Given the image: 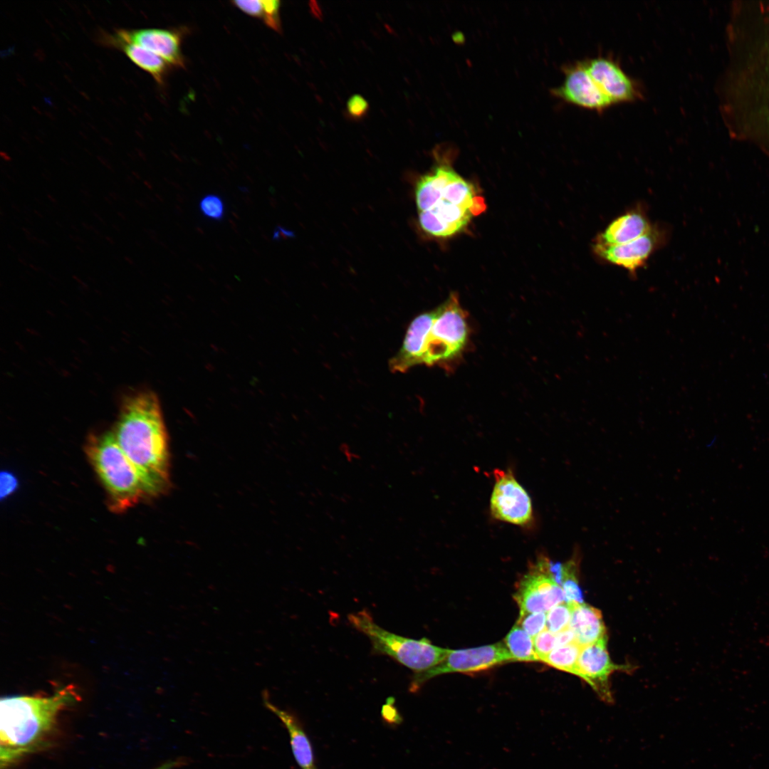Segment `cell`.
<instances>
[{"label":"cell","mask_w":769,"mask_h":769,"mask_svg":"<svg viewBox=\"0 0 769 769\" xmlns=\"http://www.w3.org/2000/svg\"><path fill=\"white\" fill-rule=\"evenodd\" d=\"M563 73V83L551 91L554 96L565 103L597 112L613 105L592 78L583 61L565 66Z\"/></svg>","instance_id":"cell-10"},{"label":"cell","mask_w":769,"mask_h":769,"mask_svg":"<svg viewBox=\"0 0 769 769\" xmlns=\"http://www.w3.org/2000/svg\"><path fill=\"white\" fill-rule=\"evenodd\" d=\"M504 641L514 661H539L534 651L533 639L518 624L513 627Z\"/></svg>","instance_id":"cell-19"},{"label":"cell","mask_w":769,"mask_h":769,"mask_svg":"<svg viewBox=\"0 0 769 769\" xmlns=\"http://www.w3.org/2000/svg\"><path fill=\"white\" fill-rule=\"evenodd\" d=\"M183 763V760L181 759H177L173 760H169L155 769H173Z\"/></svg>","instance_id":"cell-31"},{"label":"cell","mask_w":769,"mask_h":769,"mask_svg":"<svg viewBox=\"0 0 769 769\" xmlns=\"http://www.w3.org/2000/svg\"><path fill=\"white\" fill-rule=\"evenodd\" d=\"M512 661H514L513 656L506 644L501 642L466 649L451 650L448 656L437 665L416 672L412 679L409 690L415 692L426 681L441 674L478 672Z\"/></svg>","instance_id":"cell-6"},{"label":"cell","mask_w":769,"mask_h":769,"mask_svg":"<svg viewBox=\"0 0 769 769\" xmlns=\"http://www.w3.org/2000/svg\"><path fill=\"white\" fill-rule=\"evenodd\" d=\"M581 647L576 642L557 647L541 661L552 667L577 676V660Z\"/></svg>","instance_id":"cell-20"},{"label":"cell","mask_w":769,"mask_h":769,"mask_svg":"<svg viewBox=\"0 0 769 769\" xmlns=\"http://www.w3.org/2000/svg\"><path fill=\"white\" fill-rule=\"evenodd\" d=\"M763 643L764 644V645L769 647V636L763 639Z\"/></svg>","instance_id":"cell-32"},{"label":"cell","mask_w":769,"mask_h":769,"mask_svg":"<svg viewBox=\"0 0 769 769\" xmlns=\"http://www.w3.org/2000/svg\"><path fill=\"white\" fill-rule=\"evenodd\" d=\"M533 647L538 660L542 661L558 647L556 634L545 629L533 638Z\"/></svg>","instance_id":"cell-23"},{"label":"cell","mask_w":769,"mask_h":769,"mask_svg":"<svg viewBox=\"0 0 769 769\" xmlns=\"http://www.w3.org/2000/svg\"><path fill=\"white\" fill-rule=\"evenodd\" d=\"M100 41L103 44L120 41L137 44L158 55L169 64L183 66L181 38L173 31L163 28H117L113 32L103 33Z\"/></svg>","instance_id":"cell-12"},{"label":"cell","mask_w":769,"mask_h":769,"mask_svg":"<svg viewBox=\"0 0 769 769\" xmlns=\"http://www.w3.org/2000/svg\"><path fill=\"white\" fill-rule=\"evenodd\" d=\"M576 576L577 575H573L566 577L560 586L563 590L566 602L583 603V593Z\"/></svg>","instance_id":"cell-25"},{"label":"cell","mask_w":769,"mask_h":769,"mask_svg":"<svg viewBox=\"0 0 769 769\" xmlns=\"http://www.w3.org/2000/svg\"><path fill=\"white\" fill-rule=\"evenodd\" d=\"M555 634L557 636L558 647L576 642L575 634L570 627Z\"/></svg>","instance_id":"cell-29"},{"label":"cell","mask_w":769,"mask_h":769,"mask_svg":"<svg viewBox=\"0 0 769 769\" xmlns=\"http://www.w3.org/2000/svg\"><path fill=\"white\" fill-rule=\"evenodd\" d=\"M471 333L468 313L458 295L451 293L438 307L412 320L401 347L389 360V369L405 372L422 365L449 368L466 351Z\"/></svg>","instance_id":"cell-2"},{"label":"cell","mask_w":769,"mask_h":769,"mask_svg":"<svg viewBox=\"0 0 769 769\" xmlns=\"http://www.w3.org/2000/svg\"><path fill=\"white\" fill-rule=\"evenodd\" d=\"M369 104L360 95H353L347 103L348 114L354 118H360L367 112Z\"/></svg>","instance_id":"cell-26"},{"label":"cell","mask_w":769,"mask_h":769,"mask_svg":"<svg viewBox=\"0 0 769 769\" xmlns=\"http://www.w3.org/2000/svg\"><path fill=\"white\" fill-rule=\"evenodd\" d=\"M517 624L533 639L546 629V612H533L520 615Z\"/></svg>","instance_id":"cell-22"},{"label":"cell","mask_w":769,"mask_h":769,"mask_svg":"<svg viewBox=\"0 0 769 769\" xmlns=\"http://www.w3.org/2000/svg\"><path fill=\"white\" fill-rule=\"evenodd\" d=\"M494 485L490 499L491 516L497 520L525 526L533 519L531 498L513 472L495 469Z\"/></svg>","instance_id":"cell-8"},{"label":"cell","mask_w":769,"mask_h":769,"mask_svg":"<svg viewBox=\"0 0 769 769\" xmlns=\"http://www.w3.org/2000/svg\"><path fill=\"white\" fill-rule=\"evenodd\" d=\"M350 623L370 640L372 652L387 655L402 665L422 671L441 662L451 649L432 644L427 639L407 638L380 627L367 610L348 615Z\"/></svg>","instance_id":"cell-5"},{"label":"cell","mask_w":769,"mask_h":769,"mask_svg":"<svg viewBox=\"0 0 769 769\" xmlns=\"http://www.w3.org/2000/svg\"><path fill=\"white\" fill-rule=\"evenodd\" d=\"M199 207L203 214L208 218L219 220L224 216V203L217 195L208 194L205 196L200 201Z\"/></svg>","instance_id":"cell-24"},{"label":"cell","mask_w":769,"mask_h":769,"mask_svg":"<svg viewBox=\"0 0 769 769\" xmlns=\"http://www.w3.org/2000/svg\"><path fill=\"white\" fill-rule=\"evenodd\" d=\"M265 705L280 718L286 727L290 737L291 750L298 765L302 769L314 768L312 746L298 718L292 713L276 707L268 700H265Z\"/></svg>","instance_id":"cell-16"},{"label":"cell","mask_w":769,"mask_h":769,"mask_svg":"<svg viewBox=\"0 0 769 769\" xmlns=\"http://www.w3.org/2000/svg\"><path fill=\"white\" fill-rule=\"evenodd\" d=\"M625 668L614 664L607 649V638L581 647L577 676L588 684L599 698L608 704L614 703L610 676Z\"/></svg>","instance_id":"cell-13"},{"label":"cell","mask_w":769,"mask_h":769,"mask_svg":"<svg viewBox=\"0 0 769 769\" xmlns=\"http://www.w3.org/2000/svg\"><path fill=\"white\" fill-rule=\"evenodd\" d=\"M313 769H315V768H313Z\"/></svg>","instance_id":"cell-33"},{"label":"cell","mask_w":769,"mask_h":769,"mask_svg":"<svg viewBox=\"0 0 769 769\" xmlns=\"http://www.w3.org/2000/svg\"><path fill=\"white\" fill-rule=\"evenodd\" d=\"M85 450L105 490L108 506L112 512L124 513L148 498L138 471L113 432L90 434Z\"/></svg>","instance_id":"cell-4"},{"label":"cell","mask_w":769,"mask_h":769,"mask_svg":"<svg viewBox=\"0 0 769 769\" xmlns=\"http://www.w3.org/2000/svg\"><path fill=\"white\" fill-rule=\"evenodd\" d=\"M569 627L574 632L576 642L581 647L607 638L601 612L584 602L574 603Z\"/></svg>","instance_id":"cell-15"},{"label":"cell","mask_w":769,"mask_h":769,"mask_svg":"<svg viewBox=\"0 0 769 769\" xmlns=\"http://www.w3.org/2000/svg\"><path fill=\"white\" fill-rule=\"evenodd\" d=\"M340 451L349 462H352L353 461L358 460L360 459V456L356 452L352 451L347 444H342L340 446Z\"/></svg>","instance_id":"cell-30"},{"label":"cell","mask_w":769,"mask_h":769,"mask_svg":"<svg viewBox=\"0 0 769 769\" xmlns=\"http://www.w3.org/2000/svg\"><path fill=\"white\" fill-rule=\"evenodd\" d=\"M550 561L547 557L540 556L518 581L513 597L520 608V615L546 612L565 602L562 587L550 573Z\"/></svg>","instance_id":"cell-7"},{"label":"cell","mask_w":769,"mask_h":769,"mask_svg":"<svg viewBox=\"0 0 769 769\" xmlns=\"http://www.w3.org/2000/svg\"><path fill=\"white\" fill-rule=\"evenodd\" d=\"M393 700H388L387 703L383 706L382 709V715L384 720L389 723H398L401 721V717L397 712V709L393 706Z\"/></svg>","instance_id":"cell-27"},{"label":"cell","mask_w":769,"mask_h":769,"mask_svg":"<svg viewBox=\"0 0 769 769\" xmlns=\"http://www.w3.org/2000/svg\"><path fill=\"white\" fill-rule=\"evenodd\" d=\"M113 434L138 471L148 498L164 493L170 485L169 454L157 395L142 390L125 396Z\"/></svg>","instance_id":"cell-1"},{"label":"cell","mask_w":769,"mask_h":769,"mask_svg":"<svg viewBox=\"0 0 769 769\" xmlns=\"http://www.w3.org/2000/svg\"><path fill=\"white\" fill-rule=\"evenodd\" d=\"M583 61L592 78L613 105L633 102L642 97L637 81L612 58L599 56Z\"/></svg>","instance_id":"cell-11"},{"label":"cell","mask_w":769,"mask_h":769,"mask_svg":"<svg viewBox=\"0 0 769 769\" xmlns=\"http://www.w3.org/2000/svg\"><path fill=\"white\" fill-rule=\"evenodd\" d=\"M232 4L246 14L261 19L270 28L277 31L281 30L279 1L237 0L233 1Z\"/></svg>","instance_id":"cell-18"},{"label":"cell","mask_w":769,"mask_h":769,"mask_svg":"<svg viewBox=\"0 0 769 769\" xmlns=\"http://www.w3.org/2000/svg\"><path fill=\"white\" fill-rule=\"evenodd\" d=\"M1 497L7 496L16 487V479L9 473H4L1 476Z\"/></svg>","instance_id":"cell-28"},{"label":"cell","mask_w":769,"mask_h":769,"mask_svg":"<svg viewBox=\"0 0 769 769\" xmlns=\"http://www.w3.org/2000/svg\"><path fill=\"white\" fill-rule=\"evenodd\" d=\"M104 45L121 50L132 62L149 73L159 84L163 83L168 66L165 61L158 55L137 44L129 42L113 41Z\"/></svg>","instance_id":"cell-17"},{"label":"cell","mask_w":769,"mask_h":769,"mask_svg":"<svg viewBox=\"0 0 769 769\" xmlns=\"http://www.w3.org/2000/svg\"><path fill=\"white\" fill-rule=\"evenodd\" d=\"M78 700L72 685L51 696H12L1 699L0 759L7 766L39 748L65 707Z\"/></svg>","instance_id":"cell-3"},{"label":"cell","mask_w":769,"mask_h":769,"mask_svg":"<svg viewBox=\"0 0 769 769\" xmlns=\"http://www.w3.org/2000/svg\"><path fill=\"white\" fill-rule=\"evenodd\" d=\"M666 239V229L654 224L646 234L625 244L607 246L593 244L592 251L599 260L634 274L665 244Z\"/></svg>","instance_id":"cell-9"},{"label":"cell","mask_w":769,"mask_h":769,"mask_svg":"<svg viewBox=\"0 0 769 769\" xmlns=\"http://www.w3.org/2000/svg\"><path fill=\"white\" fill-rule=\"evenodd\" d=\"M654 224L645 211L636 206L612 220L594 240L595 244L618 245L646 234Z\"/></svg>","instance_id":"cell-14"},{"label":"cell","mask_w":769,"mask_h":769,"mask_svg":"<svg viewBox=\"0 0 769 769\" xmlns=\"http://www.w3.org/2000/svg\"><path fill=\"white\" fill-rule=\"evenodd\" d=\"M575 602L565 601L548 610L546 613V629L551 632L558 633L568 628Z\"/></svg>","instance_id":"cell-21"}]
</instances>
